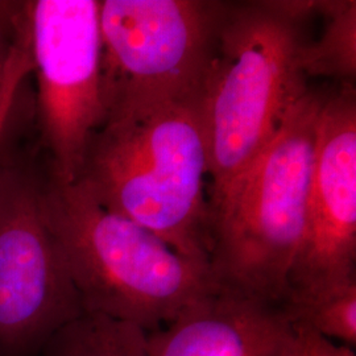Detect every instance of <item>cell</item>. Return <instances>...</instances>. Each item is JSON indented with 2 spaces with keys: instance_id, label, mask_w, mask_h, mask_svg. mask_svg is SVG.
Masks as SVG:
<instances>
[{
  "instance_id": "obj_1",
  "label": "cell",
  "mask_w": 356,
  "mask_h": 356,
  "mask_svg": "<svg viewBox=\"0 0 356 356\" xmlns=\"http://www.w3.org/2000/svg\"><path fill=\"white\" fill-rule=\"evenodd\" d=\"M207 176L202 95H197L151 104L106 123L90 143L76 181L107 210L209 267Z\"/></svg>"
},
{
  "instance_id": "obj_2",
  "label": "cell",
  "mask_w": 356,
  "mask_h": 356,
  "mask_svg": "<svg viewBox=\"0 0 356 356\" xmlns=\"http://www.w3.org/2000/svg\"><path fill=\"white\" fill-rule=\"evenodd\" d=\"M318 1H225L202 92L210 216L309 85L304 26Z\"/></svg>"
},
{
  "instance_id": "obj_3",
  "label": "cell",
  "mask_w": 356,
  "mask_h": 356,
  "mask_svg": "<svg viewBox=\"0 0 356 356\" xmlns=\"http://www.w3.org/2000/svg\"><path fill=\"white\" fill-rule=\"evenodd\" d=\"M42 206L86 313L151 332L218 285L210 268L107 210L81 181L51 176L42 185Z\"/></svg>"
},
{
  "instance_id": "obj_4",
  "label": "cell",
  "mask_w": 356,
  "mask_h": 356,
  "mask_svg": "<svg viewBox=\"0 0 356 356\" xmlns=\"http://www.w3.org/2000/svg\"><path fill=\"white\" fill-rule=\"evenodd\" d=\"M326 92L307 89L263 152L211 210L209 267L219 286L284 301L302 241Z\"/></svg>"
},
{
  "instance_id": "obj_5",
  "label": "cell",
  "mask_w": 356,
  "mask_h": 356,
  "mask_svg": "<svg viewBox=\"0 0 356 356\" xmlns=\"http://www.w3.org/2000/svg\"><path fill=\"white\" fill-rule=\"evenodd\" d=\"M225 1L102 0L106 123L202 95Z\"/></svg>"
},
{
  "instance_id": "obj_6",
  "label": "cell",
  "mask_w": 356,
  "mask_h": 356,
  "mask_svg": "<svg viewBox=\"0 0 356 356\" xmlns=\"http://www.w3.org/2000/svg\"><path fill=\"white\" fill-rule=\"evenodd\" d=\"M38 122L51 177L76 182L104 126L101 0L28 1Z\"/></svg>"
},
{
  "instance_id": "obj_7",
  "label": "cell",
  "mask_w": 356,
  "mask_h": 356,
  "mask_svg": "<svg viewBox=\"0 0 356 356\" xmlns=\"http://www.w3.org/2000/svg\"><path fill=\"white\" fill-rule=\"evenodd\" d=\"M83 312L42 206V185L0 169V356H38Z\"/></svg>"
},
{
  "instance_id": "obj_8",
  "label": "cell",
  "mask_w": 356,
  "mask_h": 356,
  "mask_svg": "<svg viewBox=\"0 0 356 356\" xmlns=\"http://www.w3.org/2000/svg\"><path fill=\"white\" fill-rule=\"evenodd\" d=\"M355 260L356 90L344 82L321 108L304 234L285 297L355 282Z\"/></svg>"
},
{
  "instance_id": "obj_9",
  "label": "cell",
  "mask_w": 356,
  "mask_h": 356,
  "mask_svg": "<svg viewBox=\"0 0 356 356\" xmlns=\"http://www.w3.org/2000/svg\"><path fill=\"white\" fill-rule=\"evenodd\" d=\"M292 337L281 304L216 285L147 343L151 356H285Z\"/></svg>"
},
{
  "instance_id": "obj_10",
  "label": "cell",
  "mask_w": 356,
  "mask_h": 356,
  "mask_svg": "<svg viewBox=\"0 0 356 356\" xmlns=\"http://www.w3.org/2000/svg\"><path fill=\"white\" fill-rule=\"evenodd\" d=\"M147 331L97 313H82L56 331L38 356H151Z\"/></svg>"
},
{
  "instance_id": "obj_11",
  "label": "cell",
  "mask_w": 356,
  "mask_h": 356,
  "mask_svg": "<svg viewBox=\"0 0 356 356\" xmlns=\"http://www.w3.org/2000/svg\"><path fill=\"white\" fill-rule=\"evenodd\" d=\"M317 13L325 29L317 41H306L301 69L306 78L329 76L339 83H354L356 76V3L353 0L318 1Z\"/></svg>"
},
{
  "instance_id": "obj_12",
  "label": "cell",
  "mask_w": 356,
  "mask_h": 356,
  "mask_svg": "<svg viewBox=\"0 0 356 356\" xmlns=\"http://www.w3.org/2000/svg\"><path fill=\"white\" fill-rule=\"evenodd\" d=\"M294 325H302L343 346L356 344V281L305 296H288L281 302Z\"/></svg>"
},
{
  "instance_id": "obj_13",
  "label": "cell",
  "mask_w": 356,
  "mask_h": 356,
  "mask_svg": "<svg viewBox=\"0 0 356 356\" xmlns=\"http://www.w3.org/2000/svg\"><path fill=\"white\" fill-rule=\"evenodd\" d=\"M32 69L28 1H0V120L7 119L15 91Z\"/></svg>"
},
{
  "instance_id": "obj_14",
  "label": "cell",
  "mask_w": 356,
  "mask_h": 356,
  "mask_svg": "<svg viewBox=\"0 0 356 356\" xmlns=\"http://www.w3.org/2000/svg\"><path fill=\"white\" fill-rule=\"evenodd\" d=\"M285 356H355V353L306 326L293 323L292 341Z\"/></svg>"
}]
</instances>
